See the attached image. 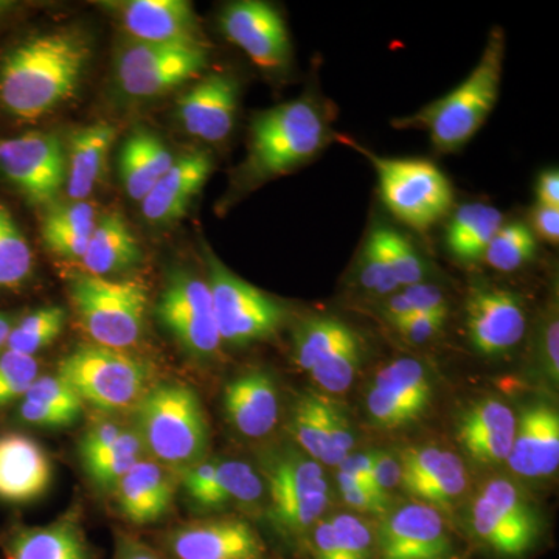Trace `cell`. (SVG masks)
<instances>
[{"label":"cell","mask_w":559,"mask_h":559,"mask_svg":"<svg viewBox=\"0 0 559 559\" xmlns=\"http://www.w3.org/2000/svg\"><path fill=\"white\" fill-rule=\"evenodd\" d=\"M90 58L79 32H53L22 43L0 66V105L22 120L39 119L68 100Z\"/></svg>","instance_id":"obj_1"},{"label":"cell","mask_w":559,"mask_h":559,"mask_svg":"<svg viewBox=\"0 0 559 559\" xmlns=\"http://www.w3.org/2000/svg\"><path fill=\"white\" fill-rule=\"evenodd\" d=\"M503 55L506 35L502 31H492L479 64L468 79L450 94L393 124L406 130L418 128L428 131L430 142L439 153L459 151L480 130L498 102Z\"/></svg>","instance_id":"obj_2"},{"label":"cell","mask_w":559,"mask_h":559,"mask_svg":"<svg viewBox=\"0 0 559 559\" xmlns=\"http://www.w3.org/2000/svg\"><path fill=\"white\" fill-rule=\"evenodd\" d=\"M318 103L301 97L259 114L250 127L246 173L250 180L277 178L307 164L330 143Z\"/></svg>","instance_id":"obj_3"},{"label":"cell","mask_w":559,"mask_h":559,"mask_svg":"<svg viewBox=\"0 0 559 559\" xmlns=\"http://www.w3.org/2000/svg\"><path fill=\"white\" fill-rule=\"evenodd\" d=\"M140 440L151 459L168 469H189L209 447V428L197 393L182 384L150 389L138 404Z\"/></svg>","instance_id":"obj_4"},{"label":"cell","mask_w":559,"mask_h":559,"mask_svg":"<svg viewBox=\"0 0 559 559\" xmlns=\"http://www.w3.org/2000/svg\"><path fill=\"white\" fill-rule=\"evenodd\" d=\"M70 299L95 345L124 352L142 337L148 308L142 283L81 272L70 280Z\"/></svg>","instance_id":"obj_5"},{"label":"cell","mask_w":559,"mask_h":559,"mask_svg":"<svg viewBox=\"0 0 559 559\" xmlns=\"http://www.w3.org/2000/svg\"><path fill=\"white\" fill-rule=\"evenodd\" d=\"M58 377L75 390L83 404L117 412L138 407L148 393L150 371L123 349L87 345L61 360Z\"/></svg>","instance_id":"obj_6"},{"label":"cell","mask_w":559,"mask_h":559,"mask_svg":"<svg viewBox=\"0 0 559 559\" xmlns=\"http://www.w3.org/2000/svg\"><path fill=\"white\" fill-rule=\"evenodd\" d=\"M271 521L286 539H299L329 507V484L316 460L296 450L277 451L263 463Z\"/></svg>","instance_id":"obj_7"},{"label":"cell","mask_w":559,"mask_h":559,"mask_svg":"<svg viewBox=\"0 0 559 559\" xmlns=\"http://www.w3.org/2000/svg\"><path fill=\"white\" fill-rule=\"evenodd\" d=\"M362 153L377 171L382 202L404 224L425 231L450 213L454 190L432 162Z\"/></svg>","instance_id":"obj_8"},{"label":"cell","mask_w":559,"mask_h":559,"mask_svg":"<svg viewBox=\"0 0 559 559\" xmlns=\"http://www.w3.org/2000/svg\"><path fill=\"white\" fill-rule=\"evenodd\" d=\"M471 530L480 544L502 558L524 557L538 543V511L514 481H487L471 506Z\"/></svg>","instance_id":"obj_9"},{"label":"cell","mask_w":559,"mask_h":559,"mask_svg":"<svg viewBox=\"0 0 559 559\" xmlns=\"http://www.w3.org/2000/svg\"><path fill=\"white\" fill-rule=\"evenodd\" d=\"M207 260V283L221 341L245 345L275 333L285 316L277 301L231 274L213 253Z\"/></svg>","instance_id":"obj_10"},{"label":"cell","mask_w":559,"mask_h":559,"mask_svg":"<svg viewBox=\"0 0 559 559\" xmlns=\"http://www.w3.org/2000/svg\"><path fill=\"white\" fill-rule=\"evenodd\" d=\"M207 61L205 47L132 40L120 51L117 79L131 97H157L194 79Z\"/></svg>","instance_id":"obj_11"},{"label":"cell","mask_w":559,"mask_h":559,"mask_svg":"<svg viewBox=\"0 0 559 559\" xmlns=\"http://www.w3.org/2000/svg\"><path fill=\"white\" fill-rule=\"evenodd\" d=\"M0 171L35 204H51L68 176L61 139L50 132L0 139Z\"/></svg>","instance_id":"obj_12"},{"label":"cell","mask_w":559,"mask_h":559,"mask_svg":"<svg viewBox=\"0 0 559 559\" xmlns=\"http://www.w3.org/2000/svg\"><path fill=\"white\" fill-rule=\"evenodd\" d=\"M157 316L165 329L193 355H215L223 344L207 280L176 274L162 293Z\"/></svg>","instance_id":"obj_13"},{"label":"cell","mask_w":559,"mask_h":559,"mask_svg":"<svg viewBox=\"0 0 559 559\" xmlns=\"http://www.w3.org/2000/svg\"><path fill=\"white\" fill-rule=\"evenodd\" d=\"M432 396L428 367L421 360L401 358L378 371L367 395V411L380 428H403L425 414Z\"/></svg>","instance_id":"obj_14"},{"label":"cell","mask_w":559,"mask_h":559,"mask_svg":"<svg viewBox=\"0 0 559 559\" xmlns=\"http://www.w3.org/2000/svg\"><path fill=\"white\" fill-rule=\"evenodd\" d=\"M224 35L264 70L288 68L290 39L285 20L275 7L261 0L230 3L219 17Z\"/></svg>","instance_id":"obj_15"},{"label":"cell","mask_w":559,"mask_h":559,"mask_svg":"<svg viewBox=\"0 0 559 559\" xmlns=\"http://www.w3.org/2000/svg\"><path fill=\"white\" fill-rule=\"evenodd\" d=\"M168 559H264L266 546L246 521L207 520L179 525L162 536Z\"/></svg>","instance_id":"obj_16"},{"label":"cell","mask_w":559,"mask_h":559,"mask_svg":"<svg viewBox=\"0 0 559 559\" xmlns=\"http://www.w3.org/2000/svg\"><path fill=\"white\" fill-rule=\"evenodd\" d=\"M377 549L381 559H443L452 543L440 511L414 502L385 518L378 530Z\"/></svg>","instance_id":"obj_17"},{"label":"cell","mask_w":559,"mask_h":559,"mask_svg":"<svg viewBox=\"0 0 559 559\" xmlns=\"http://www.w3.org/2000/svg\"><path fill=\"white\" fill-rule=\"evenodd\" d=\"M471 344L481 355L496 356L516 347L527 329L524 304L507 289L479 286L466 301Z\"/></svg>","instance_id":"obj_18"},{"label":"cell","mask_w":559,"mask_h":559,"mask_svg":"<svg viewBox=\"0 0 559 559\" xmlns=\"http://www.w3.org/2000/svg\"><path fill=\"white\" fill-rule=\"evenodd\" d=\"M117 11L134 40L205 47L197 14L186 0H130Z\"/></svg>","instance_id":"obj_19"},{"label":"cell","mask_w":559,"mask_h":559,"mask_svg":"<svg viewBox=\"0 0 559 559\" xmlns=\"http://www.w3.org/2000/svg\"><path fill=\"white\" fill-rule=\"evenodd\" d=\"M238 94L237 80L229 73L204 76L180 97L179 117L183 128L205 142H223L234 130Z\"/></svg>","instance_id":"obj_20"},{"label":"cell","mask_w":559,"mask_h":559,"mask_svg":"<svg viewBox=\"0 0 559 559\" xmlns=\"http://www.w3.org/2000/svg\"><path fill=\"white\" fill-rule=\"evenodd\" d=\"M401 487L428 506H451L465 492L468 474L462 460L436 447L403 452Z\"/></svg>","instance_id":"obj_21"},{"label":"cell","mask_w":559,"mask_h":559,"mask_svg":"<svg viewBox=\"0 0 559 559\" xmlns=\"http://www.w3.org/2000/svg\"><path fill=\"white\" fill-rule=\"evenodd\" d=\"M182 484L202 510H216L230 502H255L264 491L263 477L241 460H201L183 471Z\"/></svg>","instance_id":"obj_22"},{"label":"cell","mask_w":559,"mask_h":559,"mask_svg":"<svg viewBox=\"0 0 559 559\" xmlns=\"http://www.w3.org/2000/svg\"><path fill=\"white\" fill-rule=\"evenodd\" d=\"M521 477H549L559 465V417L554 407L539 403L522 412L509 459Z\"/></svg>","instance_id":"obj_23"},{"label":"cell","mask_w":559,"mask_h":559,"mask_svg":"<svg viewBox=\"0 0 559 559\" xmlns=\"http://www.w3.org/2000/svg\"><path fill=\"white\" fill-rule=\"evenodd\" d=\"M121 516L135 525L160 521L170 511L176 491L171 469L153 459H142L116 485Z\"/></svg>","instance_id":"obj_24"},{"label":"cell","mask_w":559,"mask_h":559,"mask_svg":"<svg viewBox=\"0 0 559 559\" xmlns=\"http://www.w3.org/2000/svg\"><path fill=\"white\" fill-rule=\"evenodd\" d=\"M212 168V159L204 151H191L175 159L145 200L140 202L145 218L156 224L182 218L191 201L207 182Z\"/></svg>","instance_id":"obj_25"},{"label":"cell","mask_w":559,"mask_h":559,"mask_svg":"<svg viewBox=\"0 0 559 559\" xmlns=\"http://www.w3.org/2000/svg\"><path fill=\"white\" fill-rule=\"evenodd\" d=\"M50 480V459L39 443L22 433L0 436V499L31 502L46 491Z\"/></svg>","instance_id":"obj_26"},{"label":"cell","mask_w":559,"mask_h":559,"mask_svg":"<svg viewBox=\"0 0 559 559\" xmlns=\"http://www.w3.org/2000/svg\"><path fill=\"white\" fill-rule=\"evenodd\" d=\"M518 418L506 403L484 400L471 406L459 423L457 437L471 459L502 463L509 459Z\"/></svg>","instance_id":"obj_27"},{"label":"cell","mask_w":559,"mask_h":559,"mask_svg":"<svg viewBox=\"0 0 559 559\" xmlns=\"http://www.w3.org/2000/svg\"><path fill=\"white\" fill-rule=\"evenodd\" d=\"M227 418L241 436L261 439L277 426L280 401L270 374L249 371L235 378L224 390Z\"/></svg>","instance_id":"obj_28"},{"label":"cell","mask_w":559,"mask_h":559,"mask_svg":"<svg viewBox=\"0 0 559 559\" xmlns=\"http://www.w3.org/2000/svg\"><path fill=\"white\" fill-rule=\"evenodd\" d=\"M0 547L5 559H95L75 520H61L44 527L11 528L0 535Z\"/></svg>","instance_id":"obj_29"},{"label":"cell","mask_w":559,"mask_h":559,"mask_svg":"<svg viewBox=\"0 0 559 559\" xmlns=\"http://www.w3.org/2000/svg\"><path fill=\"white\" fill-rule=\"evenodd\" d=\"M142 259L138 238L123 215L108 212L97 218L81 263L86 274L108 278L132 270Z\"/></svg>","instance_id":"obj_30"},{"label":"cell","mask_w":559,"mask_h":559,"mask_svg":"<svg viewBox=\"0 0 559 559\" xmlns=\"http://www.w3.org/2000/svg\"><path fill=\"white\" fill-rule=\"evenodd\" d=\"M116 135V128L109 123H95L73 132L66 153V191L70 201H86L94 193L105 171Z\"/></svg>","instance_id":"obj_31"},{"label":"cell","mask_w":559,"mask_h":559,"mask_svg":"<svg viewBox=\"0 0 559 559\" xmlns=\"http://www.w3.org/2000/svg\"><path fill=\"white\" fill-rule=\"evenodd\" d=\"M173 162L170 150L153 132H132L120 151V179L128 197L139 202L145 200Z\"/></svg>","instance_id":"obj_32"},{"label":"cell","mask_w":559,"mask_h":559,"mask_svg":"<svg viewBox=\"0 0 559 559\" xmlns=\"http://www.w3.org/2000/svg\"><path fill=\"white\" fill-rule=\"evenodd\" d=\"M84 404L58 374L38 377L20 401V417L40 428H66L79 421Z\"/></svg>","instance_id":"obj_33"},{"label":"cell","mask_w":559,"mask_h":559,"mask_svg":"<svg viewBox=\"0 0 559 559\" xmlns=\"http://www.w3.org/2000/svg\"><path fill=\"white\" fill-rule=\"evenodd\" d=\"M97 224L94 205L70 201L53 205L44 218L43 238L47 248L61 259L81 261Z\"/></svg>","instance_id":"obj_34"},{"label":"cell","mask_w":559,"mask_h":559,"mask_svg":"<svg viewBox=\"0 0 559 559\" xmlns=\"http://www.w3.org/2000/svg\"><path fill=\"white\" fill-rule=\"evenodd\" d=\"M502 223V213L491 205L479 202L463 205L448 224V249L462 261L481 259Z\"/></svg>","instance_id":"obj_35"},{"label":"cell","mask_w":559,"mask_h":559,"mask_svg":"<svg viewBox=\"0 0 559 559\" xmlns=\"http://www.w3.org/2000/svg\"><path fill=\"white\" fill-rule=\"evenodd\" d=\"M356 334L347 323L329 316L305 320L296 334V362L301 370L310 371L323 356L329 355L342 342Z\"/></svg>","instance_id":"obj_36"},{"label":"cell","mask_w":559,"mask_h":559,"mask_svg":"<svg viewBox=\"0 0 559 559\" xmlns=\"http://www.w3.org/2000/svg\"><path fill=\"white\" fill-rule=\"evenodd\" d=\"M33 271V252L27 238L5 205L0 204V289H16Z\"/></svg>","instance_id":"obj_37"},{"label":"cell","mask_w":559,"mask_h":559,"mask_svg":"<svg viewBox=\"0 0 559 559\" xmlns=\"http://www.w3.org/2000/svg\"><path fill=\"white\" fill-rule=\"evenodd\" d=\"M146 451L135 429L127 428L123 436L109 448L83 460L84 468L102 488H116L121 477L145 459Z\"/></svg>","instance_id":"obj_38"},{"label":"cell","mask_w":559,"mask_h":559,"mask_svg":"<svg viewBox=\"0 0 559 559\" xmlns=\"http://www.w3.org/2000/svg\"><path fill=\"white\" fill-rule=\"evenodd\" d=\"M290 432L301 451L307 452L308 457L322 462L329 440L326 399L312 393L300 396L290 417Z\"/></svg>","instance_id":"obj_39"},{"label":"cell","mask_w":559,"mask_h":559,"mask_svg":"<svg viewBox=\"0 0 559 559\" xmlns=\"http://www.w3.org/2000/svg\"><path fill=\"white\" fill-rule=\"evenodd\" d=\"M66 312L60 307L40 308L11 329L5 348L9 352L35 356L51 342L57 341L64 329Z\"/></svg>","instance_id":"obj_40"},{"label":"cell","mask_w":559,"mask_h":559,"mask_svg":"<svg viewBox=\"0 0 559 559\" xmlns=\"http://www.w3.org/2000/svg\"><path fill=\"white\" fill-rule=\"evenodd\" d=\"M370 235L380 246L382 255L388 261L390 271L395 275L401 288L425 283L428 266L406 237L384 226H378L370 231Z\"/></svg>","instance_id":"obj_41"},{"label":"cell","mask_w":559,"mask_h":559,"mask_svg":"<svg viewBox=\"0 0 559 559\" xmlns=\"http://www.w3.org/2000/svg\"><path fill=\"white\" fill-rule=\"evenodd\" d=\"M362 347L358 334H353L340 347L316 364L308 373L320 389L329 393L347 392L358 374Z\"/></svg>","instance_id":"obj_42"},{"label":"cell","mask_w":559,"mask_h":559,"mask_svg":"<svg viewBox=\"0 0 559 559\" xmlns=\"http://www.w3.org/2000/svg\"><path fill=\"white\" fill-rule=\"evenodd\" d=\"M535 252V234L525 224L513 223L500 227L481 259L496 271L513 272L528 263Z\"/></svg>","instance_id":"obj_43"},{"label":"cell","mask_w":559,"mask_h":559,"mask_svg":"<svg viewBox=\"0 0 559 559\" xmlns=\"http://www.w3.org/2000/svg\"><path fill=\"white\" fill-rule=\"evenodd\" d=\"M382 311L390 323H395L417 312L448 311V301L437 286L418 283L389 296Z\"/></svg>","instance_id":"obj_44"},{"label":"cell","mask_w":559,"mask_h":559,"mask_svg":"<svg viewBox=\"0 0 559 559\" xmlns=\"http://www.w3.org/2000/svg\"><path fill=\"white\" fill-rule=\"evenodd\" d=\"M38 377L39 364L35 356L5 349L0 355V407L10 406L24 399Z\"/></svg>","instance_id":"obj_45"},{"label":"cell","mask_w":559,"mask_h":559,"mask_svg":"<svg viewBox=\"0 0 559 559\" xmlns=\"http://www.w3.org/2000/svg\"><path fill=\"white\" fill-rule=\"evenodd\" d=\"M341 559H371L377 550V538L366 521L355 514H336L330 521Z\"/></svg>","instance_id":"obj_46"},{"label":"cell","mask_w":559,"mask_h":559,"mask_svg":"<svg viewBox=\"0 0 559 559\" xmlns=\"http://www.w3.org/2000/svg\"><path fill=\"white\" fill-rule=\"evenodd\" d=\"M359 283L367 293L380 297L392 296L401 289L400 283L396 282L388 261L382 255L380 246L371 235L367 238L362 253H360Z\"/></svg>","instance_id":"obj_47"},{"label":"cell","mask_w":559,"mask_h":559,"mask_svg":"<svg viewBox=\"0 0 559 559\" xmlns=\"http://www.w3.org/2000/svg\"><path fill=\"white\" fill-rule=\"evenodd\" d=\"M326 432H329V440H326L325 457L322 463L340 466L352 454L355 437H353L347 415L344 414L340 404L329 399H326Z\"/></svg>","instance_id":"obj_48"},{"label":"cell","mask_w":559,"mask_h":559,"mask_svg":"<svg viewBox=\"0 0 559 559\" xmlns=\"http://www.w3.org/2000/svg\"><path fill=\"white\" fill-rule=\"evenodd\" d=\"M337 484H340L342 498L353 509L369 514H384L389 510V496L371 488L366 481L340 471L337 473Z\"/></svg>","instance_id":"obj_49"},{"label":"cell","mask_w":559,"mask_h":559,"mask_svg":"<svg viewBox=\"0 0 559 559\" xmlns=\"http://www.w3.org/2000/svg\"><path fill=\"white\" fill-rule=\"evenodd\" d=\"M447 319L448 311L417 312V314L392 323V326L407 341L423 344L441 333Z\"/></svg>","instance_id":"obj_50"},{"label":"cell","mask_w":559,"mask_h":559,"mask_svg":"<svg viewBox=\"0 0 559 559\" xmlns=\"http://www.w3.org/2000/svg\"><path fill=\"white\" fill-rule=\"evenodd\" d=\"M124 430H127L124 426L114 421H102L92 426V428L84 433L83 439H81V460L90 459L92 455L98 454V452L109 448L110 444L116 443V441L123 436Z\"/></svg>","instance_id":"obj_51"},{"label":"cell","mask_w":559,"mask_h":559,"mask_svg":"<svg viewBox=\"0 0 559 559\" xmlns=\"http://www.w3.org/2000/svg\"><path fill=\"white\" fill-rule=\"evenodd\" d=\"M373 477L374 487L380 489L381 492L389 496L393 488L401 485V462L395 455L390 452L374 451L373 462Z\"/></svg>","instance_id":"obj_52"},{"label":"cell","mask_w":559,"mask_h":559,"mask_svg":"<svg viewBox=\"0 0 559 559\" xmlns=\"http://www.w3.org/2000/svg\"><path fill=\"white\" fill-rule=\"evenodd\" d=\"M533 234H538L544 241L558 245L559 241V209L544 207L536 204L532 213Z\"/></svg>","instance_id":"obj_53"},{"label":"cell","mask_w":559,"mask_h":559,"mask_svg":"<svg viewBox=\"0 0 559 559\" xmlns=\"http://www.w3.org/2000/svg\"><path fill=\"white\" fill-rule=\"evenodd\" d=\"M114 559H168L162 551L130 535H119Z\"/></svg>","instance_id":"obj_54"},{"label":"cell","mask_w":559,"mask_h":559,"mask_svg":"<svg viewBox=\"0 0 559 559\" xmlns=\"http://www.w3.org/2000/svg\"><path fill=\"white\" fill-rule=\"evenodd\" d=\"M544 355L551 380H559V322L557 314H550L544 329Z\"/></svg>","instance_id":"obj_55"},{"label":"cell","mask_w":559,"mask_h":559,"mask_svg":"<svg viewBox=\"0 0 559 559\" xmlns=\"http://www.w3.org/2000/svg\"><path fill=\"white\" fill-rule=\"evenodd\" d=\"M312 551L316 559H341L330 521H320L312 528Z\"/></svg>","instance_id":"obj_56"},{"label":"cell","mask_w":559,"mask_h":559,"mask_svg":"<svg viewBox=\"0 0 559 559\" xmlns=\"http://www.w3.org/2000/svg\"><path fill=\"white\" fill-rule=\"evenodd\" d=\"M373 462L374 451L349 454L348 457L341 463L340 471L356 477V479L366 481L371 488L378 489L374 487L373 477H371V473H373ZM378 491H380V489H378Z\"/></svg>","instance_id":"obj_57"},{"label":"cell","mask_w":559,"mask_h":559,"mask_svg":"<svg viewBox=\"0 0 559 559\" xmlns=\"http://www.w3.org/2000/svg\"><path fill=\"white\" fill-rule=\"evenodd\" d=\"M536 198L544 207L559 209V173L547 170L539 176L536 183Z\"/></svg>","instance_id":"obj_58"},{"label":"cell","mask_w":559,"mask_h":559,"mask_svg":"<svg viewBox=\"0 0 559 559\" xmlns=\"http://www.w3.org/2000/svg\"><path fill=\"white\" fill-rule=\"evenodd\" d=\"M11 322L7 316L0 314V349L5 347L7 341H9V336L11 333Z\"/></svg>","instance_id":"obj_59"},{"label":"cell","mask_w":559,"mask_h":559,"mask_svg":"<svg viewBox=\"0 0 559 559\" xmlns=\"http://www.w3.org/2000/svg\"><path fill=\"white\" fill-rule=\"evenodd\" d=\"M10 7H11L10 2H2V0H0V13H2V11L9 10Z\"/></svg>","instance_id":"obj_60"}]
</instances>
